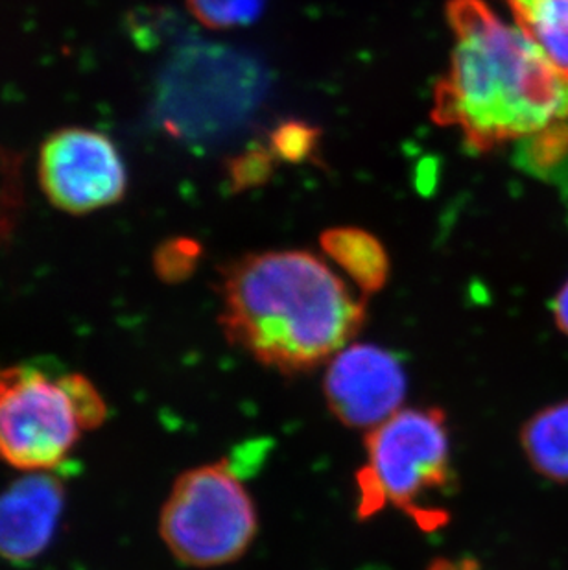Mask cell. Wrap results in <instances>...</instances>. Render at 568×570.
<instances>
[{"mask_svg": "<svg viewBox=\"0 0 568 570\" xmlns=\"http://www.w3.org/2000/svg\"><path fill=\"white\" fill-rule=\"evenodd\" d=\"M451 69L435 86V125L489 151L568 119V75L483 0H449Z\"/></svg>", "mask_w": 568, "mask_h": 570, "instance_id": "1", "label": "cell"}, {"mask_svg": "<svg viewBox=\"0 0 568 570\" xmlns=\"http://www.w3.org/2000/svg\"><path fill=\"white\" fill-rule=\"evenodd\" d=\"M221 296V325L229 344L284 375L331 361L365 322L364 302L323 258L301 249L227 264Z\"/></svg>", "mask_w": 568, "mask_h": 570, "instance_id": "2", "label": "cell"}, {"mask_svg": "<svg viewBox=\"0 0 568 570\" xmlns=\"http://www.w3.org/2000/svg\"><path fill=\"white\" fill-rule=\"evenodd\" d=\"M266 89L268 76L257 60L221 45L187 43L159 75L154 115L174 139L209 145L235 134Z\"/></svg>", "mask_w": 568, "mask_h": 570, "instance_id": "3", "label": "cell"}, {"mask_svg": "<svg viewBox=\"0 0 568 570\" xmlns=\"http://www.w3.org/2000/svg\"><path fill=\"white\" fill-rule=\"evenodd\" d=\"M108 404L80 373L0 366V460L22 471L63 463L81 434L104 425Z\"/></svg>", "mask_w": 568, "mask_h": 570, "instance_id": "4", "label": "cell"}, {"mask_svg": "<svg viewBox=\"0 0 568 570\" xmlns=\"http://www.w3.org/2000/svg\"><path fill=\"white\" fill-rule=\"evenodd\" d=\"M257 530V508L227 460L185 471L159 515V533L170 554L198 569L238 560Z\"/></svg>", "mask_w": 568, "mask_h": 570, "instance_id": "5", "label": "cell"}, {"mask_svg": "<svg viewBox=\"0 0 568 570\" xmlns=\"http://www.w3.org/2000/svg\"><path fill=\"white\" fill-rule=\"evenodd\" d=\"M368 468L360 473L370 513L386 502L421 515L419 499L452 484L451 436L440 409H404L368 432Z\"/></svg>", "mask_w": 568, "mask_h": 570, "instance_id": "6", "label": "cell"}, {"mask_svg": "<svg viewBox=\"0 0 568 570\" xmlns=\"http://www.w3.org/2000/svg\"><path fill=\"white\" fill-rule=\"evenodd\" d=\"M38 178L50 205L67 215H89L123 202L128 168L108 134L59 128L39 148Z\"/></svg>", "mask_w": 568, "mask_h": 570, "instance_id": "7", "label": "cell"}, {"mask_svg": "<svg viewBox=\"0 0 568 570\" xmlns=\"http://www.w3.org/2000/svg\"><path fill=\"white\" fill-rule=\"evenodd\" d=\"M408 379L402 361L381 345L351 344L327 362L323 393L342 425L370 432L402 410Z\"/></svg>", "mask_w": 568, "mask_h": 570, "instance_id": "8", "label": "cell"}, {"mask_svg": "<svg viewBox=\"0 0 568 570\" xmlns=\"http://www.w3.org/2000/svg\"><path fill=\"white\" fill-rule=\"evenodd\" d=\"M65 510L63 480L45 471L17 480L0 493V558L13 563L43 554Z\"/></svg>", "mask_w": 568, "mask_h": 570, "instance_id": "9", "label": "cell"}, {"mask_svg": "<svg viewBox=\"0 0 568 570\" xmlns=\"http://www.w3.org/2000/svg\"><path fill=\"white\" fill-rule=\"evenodd\" d=\"M322 248L364 294H375L386 286L390 257L373 233L360 227H333L323 233Z\"/></svg>", "mask_w": 568, "mask_h": 570, "instance_id": "10", "label": "cell"}, {"mask_svg": "<svg viewBox=\"0 0 568 570\" xmlns=\"http://www.w3.org/2000/svg\"><path fill=\"white\" fill-rule=\"evenodd\" d=\"M520 445L537 473L568 484V399L531 415L520 431Z\"/></svg>", "mask_w": 568, "mask_h": 570, "instance_id": "11", "label": "cell"}, {"mask_svg": "<svg viewBox=\"0 0 568 570\" xmlns=\"http://www.w3.org/2000/svg\"><path fill=\"white\" fill-rule=\"evenodd\" d=\"M515 19L548 60L568 75V0H542Z\"/></svg>", "mask_w": 568, "mask_h": 570, "instance_id": "12", "label": "cell"}, {"mask_svg": "<svg viewBox=\"0 0 568 570\" xmlns=\"http://www.w3.org/2000/svg\"><path fill=\"white\" fill-rule=\"evenodd\" d=\"M25 157L0 145V244L10 243L27 207Z\"/></svg>", "mask_w": 568, "mask_h": 570, "instance_id": "13", "label": "cell"}, {"mask_svg": "<svg viewBox=\"0 0 568 570\" xmlns=\"http://www.w3.org/2000/svg\"><path fill=\"white\" fill-rule=\"evenodd\" d=\"M264 2L266 0H187V6L204 27L226 30L257 21Z\"/></svg>", "mask_w": 568, "mask_h": 570, "instance_id": "14", "label": "cell"}, {"mask_svg": "<svg viewBox=\"0 0 568 570\" xmlns=\"http://www.w3.org/2000/svg\"><path fill=\"white\" fill-rule=\"evenodd\" d=\"M202 246L194 238L174 237L159 244L154 254V269L165 283H182L198 268Z\"/></svg>", "mask_w": 568, "mask_h": 570, "instance_id": "15", "label": "cell"}, {"mask_svg": "<svg viewBox=\"0 0 568 570\" xmlns=\"http://www.w3.org/2000/svg\"><path fill=\"white\" fill-rule=\"evenodd\" d=\"M317 145H320V129L300 120H288L272 131L268 148L275 159L303 163L316 157Z\"/></svg>", "mask_w": 568, "mask_h": 570, "instance_id": "16", "label": "cell"}, {"mask_svg": "<svg viewBox=\"0 0 568 570\" xmlns=\"http://www.w3.org/2000/svg\"><path fill=\"white\" fill-rule=\"evenodd\" d=\"M274 154L270 148H252L244 151L241 156L231 159L227 165V179L233 190H247L261 187L268 181L270 176L274 173Z\"/></svg>", "mask_w": 568, "mask_h": 570, "instance_id": "17", "label": "cell"}, {"mask_svg": "<svg viewBox=\"0 0 568 570\" xmlns=\"http://www.w3.org/2000/svg\"><path fill=\"white\" fill-rule=\"evenodd\" d=\"M552 314L559 331L568 336V279L554 297Z\"/></svg>", "mask_w": 568, "mask_h": 570, "instance_id": "18", "label": "cell"}, {"mask_svg": "<svg viewBox=\"0 0 568 570\" xmlns=\"http://www.w3.org/2000/svg\"><path fill=\"white\" fill-rule=\"evenodd\" d=\"M511 6V10H513L515 16H519L522 11L528 10L531 6H536L537 2H542V0H508Z\"/></svg>", "mask_w": 568, "mask_h": 570, "instance_id": "19", "label": "cell"}, {"mask_svg": "<svg viewBox=\"0 0 568 570\" xmlns=\"http://www.w3.org/2000/svg\"><path fill=\"white\" fill-rule=\"evenodd\" d=\"M429 570H461L460 567H456L454 563L449 561L438 560L432 563Z\"/></svg>", "mask_w": 568, "mask_h": 570, "instance_id": "20", "label": "cell"}]
</instances>
